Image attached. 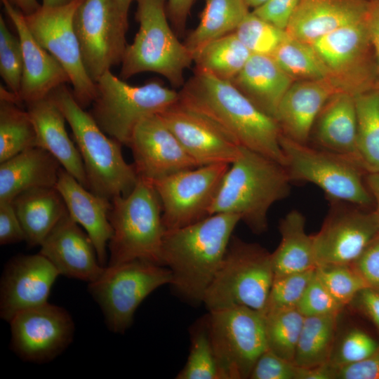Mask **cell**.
Instances as JSON below:
<instances>
[{
    "instance_id": "obj_43",
    "label": "cell",
    "mask_w": 379,
    "mask_h": 379,
    "mask_svg": "<svg viewBox=\"0 0 379 379\" xmlns=\"http://www.w3.org/2000/svg\"><path fill=\"white\" fill-rule=\"evenodd\" d=\"M23 69L19 37L14 36L0 15V74L7 89L18 98Z\"/></svg>"
},
{
    "instance_id": "obj_5",
    "label": "cell",
    "mask_w": 379,
    "mask_h": 379,
    "mask_svg": "<svg viewBox=\"0 0 379 379\" xmlns=\"http://www.w3.org/2000/svg\"><path fill=\"white\" fill-rule=\"evenodd\" d=\"M109 220L113 233L107 266L133 260L162 265L166 229L162 207L152 182L139 178L132 191L111 199Z\"/></svg>"
},
{
    "instance_id": "obj_28",
    "label": "cell",
    "mask_w": 379,
    "mask_h": 379,
    "mask_svg": "<svg viewBox=\"0 0 379 379\" xmlns=\"http://www.w3.org/2000/svg\"><path fill=\"white\" fill-rule=\"evenodd\" d=\"M62 166L48 151L29 148L0 165V201L34 188L55 187Z\"/></svg>"
},
{
    "instance_id": "obj_44",
    "label": "cell",
    "mask_w": 379,
    "mask_h": 379,
    "mask_svg": "<svg viewBox=\"0 0 379 379\" xmlns=\"http://www.w3.org/2000/svg\"><path fill=\"white\" fill-rule=\"evenodd\" d=\"M378 348V343L366 333L352 329L333 349L329 363L338 369L368 358Z\"/></svg>"
},
{
    "instance_id": "obj_39",
    "label": "cell",
    "mask_w": 379,
    "mask_h": 379,
    "mask_svg": "<svg viewBox=\"0 0 379 379\" xmlns=\"http://www.w3.org/2000/svg\"><path fill=\"white\" fill-rule=\"evenodd\" d=\"M178 379H219L218 369L212 348L206 317L194 327L191 334L189 356Z\"/></svg>"
},
{
    "instance_id": "obj_53",
    "label": "cell",
    "mask_w": 379,
    "mask_h": 379,
    "mask_svg": "<svg viewBox=\"0 0 379 379\" xmlns=\"http://www.w3.org/2000/svg\"><path fill=\"white\" fill-rule=\"evenodd\" d=\"M366 22L379 79V3L371 2Z\"/></svg>"
},
{
    "instance_id": "obj_61",
    "label": "cell",
    "mask_w": 379,
    "mask_h": 379,
    "mask_svg": "<svg viewBox=\"0 0 379 379\" xmlns=\"http://www.w3.org/2000/svg\"><path fill=\"white\" fill-rule=\"evenodd\" d=\"M375 89H379V84H378L377 87Z\"/></svg>"
},
{
    "instance_id": "obj_1",
    "label": "cell",
    "mask_w": 379,
    "mask_h": 379,
    "mask_svg": "<svg viewBox=\"0 0 379 379\" xmlns=\"http://www.w3.org/2000/svg\"><path fill=\"white\" fill-rule=\"evenodd\" d=\"M179 102L208 119L238 146L286 166L276 120L259 109L231 81L195 69L179 91Z\"/></svg>"
},
{
    "instance_id": "obj_32",
    "label": "cell",
    "mask_w": 379,
    "mask_h": 379,
    "mask_svg": "<svg viewBox=\"0 0 379 379\" xmlns=\"http://www.w3.org/2000/svg\"><path fill=\"white\" fill-rule=\"evenodd\" d=\"M204 1L199 22L184 42L192 56L211 41L234 32L249 13L245 0Z\"/></svg>"
},
{
    "instance_id": "obj_13",
    "label": "cell",
    "mask_w": 379,
    "mask_h": 379,
    "mask_svg": "<svg viewBox=\"0 0 379 379\" xmlns=\"http://www.w3.org/2000/svg\"><path fill=\"white\" fill-rule=\"evenodd\" d=\"M82 61L93 82L121 63L127 46L128 27L114 0H82L73 20Z\"/></svg>"
},
{
    "instance_id": "obj_38",
    "label": "cell",
    "mask_w": 379,
    "mask_h": 379,
    "mask_svg": "<svg viewBox=\"0 0 379 379\" xmlns=\"http://www.w3.org/2000/svg\"><path fill=\"white\" fill-rule=\"evenodd\" d=\"M264 314L267 349L293 361L305 317L297 308L273 310Z\"/></svg>"
},
{
    "instance_id": "obj_49",
    "label": "cell",
    "mask_w": 379,
    "mask_h": 379,
    "mask_svg": "<svg viewBox=\"0 0 379 379\" xmlns=\"http://www.w3.org/2000/svg\"><path fill=\"white\" fill-rule=\"evenodd\" d=\"M25 240V233L12 202L0 201V244L7 245Z\"/></svg>"
},
{
    "instance_id": "obj_46",
    "label": "cell",
    "mask_w": 379,
    "mask_h": 379,
    "mask_svg": "<svg viewBox=\"0 0 379 379\" xmlns=\"http://www.w3.org/2000/svg\"><path fill=\"white\" fill-rule=\"evenodd\" d=\"M298 366L270 350L255 362L249 376L251 379H296Z\"/></svg>"
},
{
    "instance_id": "obj_8",
    "label": "cell",
    "mask_w": 379,
    "mask_h": 379,
    "mask_svg": "<svg viewBox=\"0 0 379 379\" xmlns=\"http://www.w3.org/2000/svg\"><path fill=\"white\" fill-rule=\"evenodd\" d=\"M95 85L96 95L89 113L107 135L127 146L142 120L161 114L179 100V91L159 81L132 86L110 70Z\"/></svg>"
},
{
    "instance_id": "obj_31",
    "label": "cell",
    "mask_w": 379,
    "mask_h": 379,
    "mask_svg": "<svg viewBox=\"0 0 379 379\" xmlns=\"http://www.w3.org/2000/svg\"><path fill=\"white\" fill-rule=\"evenodd\" d=\"M281 241L271 253L274 277L314 270L313 236L305 232V218L292 210L281 219L279 225Z\"/></svg>"
},
{
    "instance_id": "obj_57",
    "label": "cell",
    "mask_w": 379,
    "mask_h": 379,
    "mask_svg": "<svg viewBox=\"0 0 379 379\" xmlns=\"http://www.w3.org/2000/svg\"><path fill=\"white\" fill-rule=\"evenodd\" d=\"M75 0H42V6L46 7H57L67 5Z\"/></svg>"
},
{
    "instance_id": "obj_14",
    "label": "cell",
    "mask_w": 379,
    "mask_h": 379,
    "mask_svg": "<svg viewBox=\"0 0 379 379\" xmlns=\"http://www.w3.org/2000/svg\"><path fill=\"white\" fill-rule=\"evenodd\" d=\"M81 1L57 7L41 5L36 12L25 15V20L38 42L65 69L76 101L86 109L95 98L96 85L84 67L73 25L75 11Z\"/></svg>"
},
{
    "instance_id": "obj_7",
    "label": "cell",
    "mask_w": 379,
    "mask_h": 379,
    "mask_svg": "<svg viewBox=\"0 0 379 379\" xmlns=\"http://www.w3.org/2000/svg\"><path fill=\"white\" fill-rule=\"evenodd\" d=\"M274 277L270 253L232 236L203 303L208 311L244 306L263 312Z\"/></svg>"
},
{
    "instance_id": "obj_56",
    "label": "cell",
    "mask_w": 379,
    "mask_h": 379,
    "mask_svg": "<svg viewBox=\"0 0 379 379\" xmlns=\"http://www.w3.org/2000/svg\"><path fill=\"white\" fill-rule=\"evenodd\" d=\"M9 1L25 15L36 12L41 6L37 0H9Z\"/></svg>"
},
{
    "instance_id": "obj_30",
    "label": "cell",
    "mask_w": 379,
    "mask_h": 379,
    "mask_svg": "<svg viewBox=\"0 0 379 379\" xmlns=\"http://www.w3.org/2000/svg\"><path fill=\"white\" fill-rule=\"evenodd\" d=\"M13 206L30 247L39 246L67 212L62 197L55 187H38L18 195Z\"/></svg>"
},
{
    "instance_id": "obj_3",
    "label": "cell",
    "mask_w": 379,
    "mask_h": 379,
    "mask_svg": "<svg viewBox=\"0 0 379 379\" xmlns=\"http://www.w3.org/2000/svg\"><path fill=\"white\" fill-rule=\"evenodd\" d=\"M285 166L257 152L240 147L230 165L209 210L237 214L255 233L267 228V213L276 202L290 194Z\"/></svg>"
},
{
    "instance_id": "obj_23",
    "label": "cell",
    "mask_w": 379,
    "mask_h": 379,
    "mask_svg": "<svg viewBox=\"0 0 379 379\" xmlns=\"http://www.w3.org/2000/svg\"><path fill=\"white\" fill-rule=\"evenodd\" d=\"M340 92L328 78L294 81L281 99L275 116L281 134L294 142L307 144L321 109Z\"/></svg>"
},
{
    "instance_id": "obj_52",
    "label": "cell",
    "mask_w": 379,
    "mask_h": 379,
    "mask_svg": "<svg viewBox=\"0 0 379 379\" xmlns=\"http://www.w3.org/2000/svg\"><path fill=\"white\" fill-rule=\"evenodd\" d=\"M360 308L379 330V291L366 288L355 297Z\"/></svg>"
},
{
    "instance_id": "obj_25",
    "label": "cell",
    "mask_w": 379,
    "mask_h": 379,
    "mask_svg": "<svg viewBox=\"0 0 379 379\" xmlns=\"http://www.w3.org/2000/svg\"><path fill=\"white\" fill-rule=\"evenodd\" d=\"M370 5L366 0H300L286 32L289 36L311 44L365 18Z\"/></svg>"
},
{
    "instance_id": "obj_45",
    "label": "cell",
    "mask_w": 379,
    "mask_h": 379,
    "mask_svg": "<svg viewBox=\"0 0 379 379\" xmlns=\"http://www.w3.org/2000/svg\"><path fill=\"white\" fill-rule=\"evenodd\" d=\"M343 307L332 296L314 273L296 308L307 317L338 314Z\"/></svg>"
},
{
    "instance_id": "obj_20",
    "label": "cell",
    "mask_w": 379,
    "mask_h": 379,
    "mask_svg": "<svg viewBox=\"0 0 379 379\" xmlns=\"http://www.w3.org/2000/svg\"><path fill=\"white\" fill-rule=\"evenodd\" d=\"M159 116L199 166L231 164L240 152L239 146L179 100Z\"/></svg>"
},
{
    "instance_id": "obj_58",
    "label": "cell",
    "mask_w": 379,
    "mask_h": 379,
    "mask_svg": "<svg viewBox=\"0 0 379 379\" xmlns=\"http://www.w3.org/2000/svg\"><path fill=\"white\" fill-rule=\"evenodd\" d=\"M121 12L128 16V10L132 2L137 0H114Z\"/></svg>"
},
{
    "instance_id": "obj_37",
    "label": "cell",
    "mask_w": 379,
    "mask_h": 379,
    "mask_svg": "<svg viewBox=\"0 0 379 379\" xmlns=\"http://www.w3.org/2000/svg\"><path fill=\"white\" fill-rule=\"evenodd\" d=\"M271 56L295 81L328 78L325 65L312 46L288 35Z\"/></svg>"
},
{
    "instance_id": "obj_42",
    "label": "cell",
    "mask_w": 379,
    "mask_h": 379,
    "mask_svg": "<svg viewBox=\"0 0 379 379\" xmlns=\"http://www.w3.org/2000/svg\"><path fill=\"white\" fill-rule=\"evenodd\" d=\"M315 273V269L274 277L263 313L296 308Z\"/></svg>"
},
{
    "instance_id": "obj_35",
    "label": "cell",
    "mask_w": 379,
    "mask_h": 379,
    "mask_svg": "<svg viewBox=\"0 0 379 379\" xmlns=\"http://www.w3.org/2000/svg\"><path fill=\"white\" fill-rule=\"evenodd\" d=\"M357 149L365 171L379 173V89L354 95Z\"/></svg>"
},
{
    "instance_id": "obj_6",
    "label": "cell",
    "mask_w": 379,
    "mask_h": 379,
    "mask_svg": "<svg viewBox=\"0 0 379 379\" xmlns=\"http://www.w3.org/2000/svg\"><path fill=\"white\" fill-rule=\"evenodd\" d=\"M166 1L137 0L139 29L133 43L126 46L119 73L122 79L152 72L173 87L185 84V72L193 62V56L168 24Z\"/></svg>"
},
{
    "instance_id": "obj_47",
    "label": "cell",
    "mask_w": 379,
    "mask_h": 379,
    "mask_svg": "<svg viewBox=\"0 0 379 379\" xmlns=\"http://www.w3.org/2000/svg\"><path fill=\"white\" fill-rule=\"evenodd\" d=\"M351 265L362 277L368 288L379 291V234Z\"/></svg>"
},
{
    "instance_id": "obj_54",
    "label": "cell",
    "mask_w": 379,
    "mask_h": 379,
    "mask_svg": "<svg viewBox=\"0 0 379 379\" xmlns=\"http://www.w3.org/2000/svg\"><path fill=\"white\" fill-rule=\"evenodd\" d=\"M338 368L328 362L309 368L298 366L296 379H336Z\"/></svg>"
},
{
    "instance_id": "obj_21",
    "label": "cell",
    "mask_w": 379,
    "mask_h": 379,
    "mask_svg": "<svg viewBox=\"0 0 379 379\" xmlns=\"http://www.w3.org/2000/svg\"><path fill=\"white\" fill-rule=\"evenodd\" d=\"M18 33L22 52L23 69L20 102L26 104L45 98L57 87L70 82L60 62L35 39L25 20V15L9 0H1Z\"/></svg>"
},
{
    "instance_id": "obj_27",
    "label": "cell",
    "mask_w": 379,
    "mask_h": 379,
    "mask_svg": "<svg viewBox=\"0 0 379 379\" xmlns=\"http://www.w3.org/2000/svg\"><path fill=\"white\" fill-rule=\"evenodd\" d=\"M27 105L36 133V147L48 151L67 173L88 189L82 158L67 134L66 119L57 105L48 96Z\"/></svg>"
},
{
    "instance_id": "obj_18",
    "label": "cell",
    "mask_w": 379,
    "mask_h": 379,
    "mask_svg": "<svg viewBox=\"0 0 379 379\" xmlns=\"http://www.w3.org/2000/svg\"><path fill=\"white\" fill-rule=\"evenodd\" d=\"M128 146L138 177L151 182L199 166L159 114L142 120Z\"/></svg>"
},
{
    "instance_id": "obj_11",
    "label": "cell",
    "mask_w": 379,
    "mask_h": 379,
    "mask_svg": "<svg viewBox=\"0 0 379 379\" xmlns=\"http://www.w3.org/2000/svg\"><path fill=\"white\" fill-rule=\"evenodd\" d=\"M279 142L291 181L308 182L332 200L368 206L373 197L362 180L361 167L345 158L280 135Z\"/></svg>"
},
{
    "instance_id": "obj_26",
    "label": "cell",
    "mask_w": 379,
    "mask_h": 379,
    "mask_svg": "<svg viewBox=\"0 0 379 379\" xmlns=\"http://www.w3.org/2000/svg\"><path fill=\"white\" fill-rule=\"evenodd\" d=\"M314 126L317 148L345 158L364 169L357 149L354 95L345 92L333 95L321 109Z\"/></svg>"
},
{
    "instance_id": "obj_19",
    "label": "cell",
    "mask_w": 379,
    "mask_h": 379,
    "mask_svg": "<svg viewBox=\"0 0 379 379\" xmlns=\"http://www.w3.org/2000/svg\"><path fill=\"white\" fill-rule=\"evenodd\" d=\"M60 273L41 253L18 255L5 265L0 281V317L9 321L18 313L48 302Z\"/></svg>"
},
{
    "instance_id": "obj_22",
    "label": "cell",
    "mask_w": 379,
    "mask_h": 379,
    "mask_svg": "<svg viewBox=\"0 0 379 379\" xmlns=\"http://www.w3.org/2000/svg\"><path fill=\"white\" fill-rule=\"evenodd\" d=\"M39 253L55 266L60 275L88 283L96 280L105 267L100 263L90 237L68 211L41 243Z\"/></svg>"
},
{
    "instance_id": "obj_2",
    "label": "cell",
    "mask_w": 379,
    "mask_h": 379,
    "mask_svg": "<svg viewBox=\"0 0 379 379\" xmlns=\"http://www.w3.org/2000/svg\"><path fill=\"white\" fill-rule=\"evenodd\" d=\"M240 221L237 214L218 213L194 223L166 230L162 265L170 270V285L181 298L192 303H203Z\"/></svg>"
},
{
    "instance_id": "obj_51",
    "label": "cell",
    "mask_w": 379,
    "mask_h": 379,
    "mask_svg": "<svg viewBox=\"0 0 379 379\" xmlns=\"http://www.w3.org/2000/svg\"><path fill=\"white\" fill-rule=\"evenodd\" d=\"M196 0H168L167 15L176 34H182L191 8Z\"/></svg>"
},
{
    "instance_id": "obj_10",
    "label": "cell",
    "mask_w": 379,
    "mask_h": 379,
    "mask_svg": "<svg viewBox=\"0 0 379 379\" xmlns=\"http://www.w3.org/2000/svg\"><path fill=\"white\" fill-rule=\"evenodd\" d=\"M206 320L219 379L249 378L267 350L264 313L235 306L211 310Z\"/></svg>"
},
{
    "instance_id": "obj_9",
    "label": "cell",
    "mask_w": 379,
    "mask_h": 379,
    "mask_svg": "<svg viewBox=\"0 0 379 379\" xmlns=\"http://www.w3.org/2000/svg\"><path fill=\"white\" fill-rule=\"evenodd\" d=\"M171 281V272L166 266L133 260L106 266L96 280L88 283V291L99 305L108 329L122 334L131 326L141 302Z\"/></svg>"
},
{
    "instance_id": "obj_60",
    "label": "cell",
    "mask_w": 379,
    "mask_h": 379,
    "mask_svg": "<svg viewBox=\"0 0 379 379\" xmlns=\"http://www.w3.org/2000/svg\"><path fill=\"white\" fill-rule=\"evenodd\" d=\"M373 2L379 3V0H373Z\"/></svg>"
},
{
    "instance_id": "obj_34",
    "label": "cell",
    "mask_w": 379,
    "mask_h": 379,
    "mask_svg": "<svg viewBox=\"0 0 379 379\" xmlns=\"http://www.w3.org/2000/svg\"><path fill=\"white\" fill-rule=\"evenodd\" d=\"M338 315L305 317L293 359L297 366L309 368L329 361L334 349Z\"/></svg>"
},
{
    "instance_id": "obj_48",
    "label": "cell",
    "mask_w": 379,
    "mask_h": 379,
    "mask_svg": "<svg viewBox=\"0 0 379 379\" xmlns=\"http://www.w3.org/2000/svg\"><path fill=\"white\" fill-rule=\"evenodd\" d=\"M300 0H267L252 12L272 24L286 30Z\"/></svg>"
},
{
    "instance_id": "obj_17",
    "label": "cell",
    "mask_w": 379,
    "mask_h": 379,
    "mask_svg": "<svg viewBox=\"0 0 379 379\" xmlns=\"http://www.w3.org/2000/svg\"><path fill=\"white\" fill-rule=\"evenodd\" d=\"M321 230L313 235L317 266L352 265L379 234L375 211L363 212L334 201Z\"/></svg>"
},
{
    "instance_id": "obj_33",
    "label": "cell",
    "mask_w": 379,
    "mask_h": 379,
    "mask_svg": "<svg viewBox=\"0 0 379 379\" xmlns=\"http://www.w3.org/2000/svg\"><path fill=\"white\" fill-rule=\"evenodd\" d=\"M251 52L234 32L206 45L193 55L196 69L232 81L244 68Z\"/></svg>"
},
{
    "instance_id": "obj_50",
    "label": "cell",
    "mask_w": 379,
    "mask_h": 379,
    "mask_svg": "<svg viewBox=\"0 0 379 379\" xmlns=\"http://www.w3.org/2000/svg\"><path fill=\"white\" fill-rule=\"evenodd\" d=\"M336 379H379V348L368 358L338 368Z\"/></svg>"
},
{
    "instance_id": "obj_55",
    "label": "cell",
    "mask_w": 379,
    "mask_h": 379,
    "mask_svg": "<svg viewBox=\"0 0 379 379\" xmlns=\"http://www.w3.org/2000/svg\"><path fill=\"white\" fill-rule=\"evenodd\" d=\"M367 186L373 197L375 212L379 218V173H369L367 177Z\"/></svg>"
},
{
    "instance_id": "obj_16",
    "label": "cell",
    "mask_w": 379,
    "mask_h": 379,
    "mask_svg": "<svg viewBox=\"0 0 379 379\" xmlns=\"http://www.w3.org/2000/svg\"><path fill=\"white\" fill-rule=\"evenodd\" d=\"M9 324L11 349L22 360L37 364L48 363L62 354L75 330L69 313L48 302L18 313Z\"/></svg>"
},
{
    "instance_id": "obj_59",
    "label": "cell",
    "mask_w": 379,
    "mask_h": 379,
    "mask_svg": "<svg viewBox=\"0 0 379 379\" xmlns=\"http://www.w3.org/2000/svg\"><path fill=\"white\" fill-rule=\"evenodd\" d=\"M266 1L267 0H245L248 8H252L253 9L260 6Z\"/></svg>"
},
{
    "instance_id": "obj_29",
    "label": "cell",
    "mask_w": 379,
    "mask_h": 379,
    "mask_svg": "<svg viewBox=\"0 0 379 379\" xmlns=\"http://www.w3.org/2000/svg\"><path fill=\"white\" fill-rule=\"evenodd\" d=\"M294 81L271 55L252 54L231 82L259 109L275 119L279 105Z\"/></svg>"
},
{
    "instance_id": "obj_41",
    "label": "cell",
    "mask_w": 379,
    "mask_h": 379,
    "mask_svg": "<svg viewBox=\"0 0 379 379\" xmlns=\"http://www.w3.org/2000/svg\"><path fill=\"white\" fill-rule=\"evenodd\" d=\"M315 274L332 296L343 306L351 302L367 284L351 265H327Z\"/></svg>"
},
{
    "instance_id": "obj_12",
    "label": "cell",
    "mask_w": 379,
    "mask_h": 379,
    "mask_svg": "<svg viewBox=\"0 0 379 379\" xmlns=\"http://www.w3.org/2000/svg\"><path fill=\"white\" fill-rule=\"evenodd\" d=\"M366 18L310 44L325 65L328 79L342 92L353 95L375 89L379 84Z\"/></svg>"
},
{
    "instance_id": "obj_15",
    "label": "cell",
    "mask_w": 379,
    "mask_h": 379,
    "mask_svg": "<svg viewBox=\"0 0 379 379\" xmlns=\"http://www.w3.org/2000/svg\"><path fill=\"white\" fill-rule=\"evenodd\" d=\"M230 165L197 166L152 182L161 204L166 230L182 227L210 215V208Z\"/></svg>"
},
{
    "instance_id": "obj_40",
    "label": "cell",
    "mask_w": 379,
    "mask_h": 379,
    "mask_svg": "<svg viewBox=\"0 0 379 379\" xmlns=\"http://www.w3.org/2000/svg\"><path fill=\"white\" fill-rule=\"evenodd\" d=\"M234 33L252 54L272 55L288 36L280 29L249 12Z\"/></svg>"
},
{
    "instance_id": "obj_36",
    "label": "cell",
    "mask_w": 379,
    "mask_h": 379,
    "mask_svg": "<svg viewBox=\"0 0 379 379\" xmlns=\"http://www.w3.org/2000/svg\"><path fill=\"white\" fill-rule=\"evenodd\" d=\"M36 147V133L27 112L18 104L0 99V163Z\"/></svg>"
},
{
    "instance_id": "obj_24",
    "label": "cell",
    "mask_w": 379,
    "mask_h": 379,
    "mask_svg": "<svg viewBox=\"0 0 379 379\" xmlns=\"http://www.w3.org/2000/svg\"><path fill=\"white\" fill-rule=\"evenodd\" d=\"M55 187L62 197L69 215L92 240L100 263L106 267L107 248L113 233L109 220L111 200L84 187L62 167Z\"/></svg>"
},
{
    "instance_id": "obj_4",
    "label": "cell",
    "mask_w": 379,
    "mask_h": 379,
    "mask_svg": "<svg viewBox=\"0 0 379 379\" xmlns=\"http://www.w3.org/2000/svg\"><path fill=\"white\" fill-rule=\"evenodd\" d=\"M48 96L71 127L84 163L88 189L110 200L129 194L139 177L134 165L125 161L122 145L100 128L65 84L55 88Z\"/></svg>"
}]
</instances>
